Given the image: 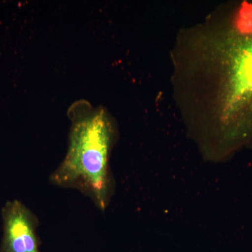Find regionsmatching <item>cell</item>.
I'll use <instances>...</instances> for the list:
<instances>
[{
  "mask_svg": "<svg viewBox=\"0 0 252 252\" xmlns=\"http://www.w3.org/2000/svg\"><path fill=\"white\" fill-rule=\"evenodd\" d=\"M225 110L237 112L252 98V35L235 51L230 72Z\"/></svg>",
  "mask_w": 252,
  "mask_h": 252,
  "instance_id": "cell-3",
  "label": "cell"
},
{
  "mask_svg": "<svg viewBox=\"0 0 252 252\" xmlns=\"http://www.w3.org/2000/svg\"><path fill=\"white\" fill-rule=\"evenodd\" d=\"M3 234L0 252H39L37 218L18 200L9 201L2 210Z\"/></svg>",
  "mask_w": 252,
  "mask_h": 252,
  "instance_id": "cell-2",
  "label": "cell"
},
{
  "mask_svg": "<svg viewBox=\"0 0 252 252\" xmlns=\"http://www.w3.org/2000/svg\"><path fill=\"white\" fill-rule=\"evenodd\" d=\"M112 140V123L103 109L73 118L67 154L51 175V182L62 188L77 189L104 211L112 190L109 168Z\"/></svg>",
  "mask_w": 252,
  "mask_h": 252,
  "instance_id": "cell-1",
  "label": "cell"
}]
</instances>
